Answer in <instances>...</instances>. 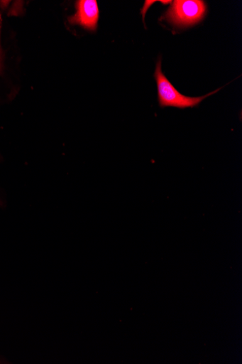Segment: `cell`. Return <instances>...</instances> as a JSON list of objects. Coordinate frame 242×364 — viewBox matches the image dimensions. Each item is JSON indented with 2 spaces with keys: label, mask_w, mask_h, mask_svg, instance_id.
Returning <instances> with one entry per match:
<instances>
[{
  "label": "cell",
  "mask_w": 242,
  "mask_h": 364,
  "mask_svg": "<svg viewBox=\"0 0 242 364\" xmlns=\"http://www.w3.org/2000/svg\"><path fill=\"white\" fill-rule=\"evenodd\" d=\"M206 10L204 2L200 0H176L172 3L163 18L172 26L185 28L202 21Z\"/></svg>",
  "instance_id": "2"
},
{
  "label": "cell",
  "mask_w": 242,
  "mask_h": 364,
  "mask_svg": "<svg viewBox=\"0 0 242 364\" xmlns=\"http://www.w3.org/2000/svg\"><path fill=\"white\" fill-rule=\"evenodd\" d=\"M1 14H0V28H1ZM4 69V59H3V53L1 50V46H0V74L2 73Z\"/></svg>",
  "instance_id": "4"
},
{
  "label": "cell",
  "mask_w": 242,
  "mask_h": 364,
  "mask_svg": "<svg viewBox=\"0 0 242 364\" xmlns=\"http://www.w3.org/2000/svg\"><path fill=\"white\" fill-rule=\"evenodd\" d=\"M156 3V1H146L145 4V6L143 7V9L142 10V14L143 16V19L145 18V16L148 11V10L150 9V7L153 4Z\"/></svg>",
  "instance_id": "5"
},
{
  "label": "cell",
  "mask_w": 242,
  "mask_h": 364,
  "mask_svg": "<svg viewBox=\"0 0 242 364\" xmlns=\"http://www.w3.org/2000/svg\"><path fill=\"white\" fill-rule=\"evenodd\" d=\"M155 78L158 86L159 105L161 108L175 107L180 109L194 108L204 99L215 94L219 90H217L206 95L194 97L181 94L163 73L161 60H159L157 63Z\"/></svg>",
  "instance_id": "1"
},
{
  "label": "cell",
  "mask_w": 242,
  "mask_h": 364,
  "mask_svg": "<svg viewBox=\"0 0 242 364\" xmlns=\"http://www.w3.org/2000/svg\"><path fill=\"white\" fill-rule=\"evenodd\" d=\"M76 14L67 18L71 25H78L86 30L95 31L99 18V11L96 0H79L76 3Z\"/></svg>",
  "instance_id": "3"
}]
</instances>
